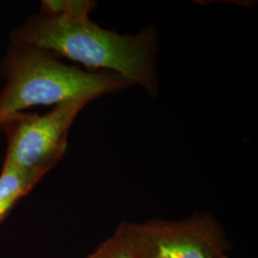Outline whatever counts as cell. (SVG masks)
<instances>
[{"label": "cell", "instance_id": "cell-1", "mask_svg": "<svg viewBox=\"0 0 258 258\" xmlns=\"http://www.w3.org/2000/svg\"><path fill=\"white\" fill-rule=\"evenodd\" d=\"M12 42L64 56L90 70L119 75L149 97L158 96L159 37L153 26L136 35H121L99 26L89 17L39 14L15 30Z\"/></svg>", "mask_w": 258, "mask_h": 258}, {"label": "cell", "instance_id": "cell-2", "mask_svg": "<svg viewBox=\"0 0 258 258\" xmlns=\"http://www.w3.org/2000/svg\"><path fill=\"white\" fill-rule=\"evenodd\" d=\"M1 72L6 78L0 92L3 127L32 106H55L83 98L94 101L132 86L119 75L84 71L62 63L48 51L14 42Z\"/></svg>", "mask_w": 258, "mask_h": 258}, {"label": "cell", "instance_id": "cell-3", "mask_svg": "<svg viewBox=\"0 0 258 258\" xmlns=\"http://www.w3.org/2000/svg\"><path fill=\"white\" fill-rule=\"evenodd\" d=\"M92 101L83 98L63 102L44 115L21 113L4 126L8 148L3 167L40 181L64 156L71 125Z\"/></svg>", "mask_w": 258, "mask_h": 258}, {"label": "cell", "instance_id": "cell-4", "mask_svg": "<svg viewBox=\"0 0 258 258\" xmlns=\"http://www.w3.org/2000/svg\"><path fill=\"white\" fill-rule=\"evenodd\" d=\"M137 258H219L231 249L221 225L211 212H195L178 221H127Z\"/></svg>", "mask_w": 258, "mask_h": 258}, {"label": "cell", "instance_id": "cell-5", "mask_svg": "<svg viewBox=\"0 0 258 258\" xmlns=\"http://www.w3.org/2000/svg\"><path fill=\"white\" fill-rule=\"evenodd\" d=\"M86 258H137L131 241L127 221L120 222L116 230Z\"/></svg>", "mask_w": 258, "mask_h": 258}, {"label": "cell", "instance_id": "cell-6", "mask_svg": "<svg viewBox=\"0 0 258 258\" xmlns=\"http://www.w3.org/2000/svg\"><path fill=\"white\" fill-rule=\"evenodd\" d=\"M95 7L96 2L91 0H46L41 2L40 15L46 17H89Z\"/></svg>", "mask_w": 258, "mask_h": 258}, {"label": "cell", "instance_id": "cell-7", "mask_svg": "<svg viewBox=\"0 0 258 258\" xmlns=\"http://www.w3.org/2000/svg\"><path fill=\"white\" fill-rule=\"evenodd\" d=\"M22 197H24V196H21V195L14 196V197L9 198L0 203V222L8 215L10 211L14 208V206L18 203Z\"/></svg>", "mask_w": 258, "mask_h": 258}, {"label": "cell", "instance_id": "cell-8", "mask_svg": "<svg viewBox=\"0 0 258 258\" xmlns=\"http://www.w3.org/2000/svg\"><path fill=\"white\" fill-rule=\"evenodd\" d=\"M0 127H3V120L1 118V116H0Z\"/></svg>", "mask_w": 258, "mask_h": 258}, {"label": "cell", "instance_id": "cell-9", "mask_svg": "<svg viewBox=\"0 0 258 258\" xmlns=\"http://www.w3.org/2000/svg\"><path fill=\"white\" fill-rule=\"evenodd\" d=\"M219 258H231V257H229V256H228V255H227V254H224V255H222V256H220V257Z\"/></svg>", "mask_w": 258, "mask_h": 258}]
</instances>
